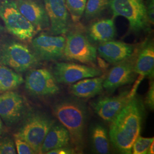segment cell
<instances>
[{"label": "cell", "instance_id": "obj_14", "mask_svg": "<svg viewBox=\"0 0 154 154\" xmlns=\"http://www.w3.org/2000/svg\"><path fill=\"white\" fill-rule=\"evenodd\" d=\"M44 6L50 22V31L54 35L67 33L69 15L65 0H44Z\"/></svg>", "mask_w": 154, "mask_h": 154}, {"label": "cell", "instance_id": "obj_32", "mask_svg": "<svg viewBox=\"0 0 154 154\" xmlns=\"http://www.w3.org/2000/svg\"><path fill=\"white\" fill-rule=\"evenodd\" d=\"M3 132V123L2 121L1 118H0V137Z\"/></svg>", "mask_w": 154, "mask_h": 154}, {"label": "cell", "instance_id": "obj_33", "mask_svg": "<svg viewBox=\"0 0 154 154\" xmlns=\"http://www.w3.org/2000/svg\"><path fill=\"white\" fill-rule=\"evenodd\" d=\"M4 30H5L4 27L0 25V33H2L4 31Z\"/></svg>", "mask_w": 154, "mask_h": 154}, {"label": "cell", "instance_id": "obj_1", "mask_svg": "<svg viewBox=\"0 0 154 154\" xmlns=\"http://www.w3.org/2000/svg\"><path fill=\"white\" fill-rule=\"evenodd\" d=\"M144 115L143 101L135 95L110 122V140L119 152L132 153V146L140 135Z\"/></svg>", "mask_w": 154, "mask_h": 154}, {"label": "cell", "instance_id": "obj_5", "mask_svg": "<svg viewBox=\"0 0 154 154\" xmlns=\"http://www.w3.org/2000/svg\"><path fill=\"white\" fill-rule=\"evenodd\" d=\"M0 17L8 31L21 41L32 39L37 31L19 11L16 1L5 0L0 2Z\"/></svg>", "mask_w": 154, "mask_h": 154}, {"label": "cell", "instance_id": "obj_16", "mask_svg": "<svg viewBox=\"0 0 154 154\" xmlns=\"http://www.w3.org/2000/svg\"><path fill=\"white\" fill-rule=\"evenodd\" d=\"M135 72L143 77L153 78L154 74V46L151 39H146L137 46L133 55Z\"/></svg>", "mask_w": 154, "mask_h": 154}, {"label": "cell", "instance_id": "obj_25", "mask_svg": "<svg viewBox=\"0 0 154 154\" xmlns=\"http://www.w3.org/2000/svg\"><path fill=\"white\" fill-rule=\"evenodd\" d=\"M154 138H144L139 135L133 144L132 154H148L149 146L154 142Z\"/></svg>", "mask_w": 154, "mask_h": 154}, {"label": "cell", "instance_id": "obj_17", "mask_svg": "<svg viewBox=\"0 0 154 154\" xmlns=\"http://www.w3.org/2000/svg\"><path fill=\"white\" fill-rule=\"evenodd\" d=\"M19 11L37 30L50 28V22L44 6L37 0H17L16 1Z\"/></svg>", "mask_w": 154, "mask_h": 154}, {"label": "cell", "instance_id": "obj_12", "mask_svg": "<svg viewBox=\"0 0 154 154\" xmlns=\"http://www.w3.org/2000/svg\"><path fill=\"white\" fill-rule=\"evenodd\" d=\"M25 103L20 94L8 91L0 95V118L11 126L22 119L25 111Z\"/></svg>", "mask_w": 154, "mask_h": 154}, {"label": "cell", "instance_id": "obj_9", "mask_svg": "<svg viewBox=\"0 0 154 154\" xmlns=\"http://www.w3.org/2000/svg\"><path fill=\"white\" fill-rule=\"evenodd\" d=\"M65 43L66 38L62 35L41 33L32 39V46L38 60L55 61L63 57Z\"/></svg>", "mask_w": 154, "mask_h": 154}, {"label": "cell", "instance_id": "obj_13", "mask_svg": "<svg viewBox=\"0 0 154 154\" xmlns=\"http://www.w3.org/2000/svg\"><path fill=\"white\" fill-rule=\"evenodd\" d=\"M134 69L133 55L125 61L115 65L103 82V88L109 91H114L116 88L132 83L137 77Z\"/></svg>", "mask_w": 154, "mask_h": 154}, {"label": "cell", "instance_id": "obj_18", "mask_svg": "<svg viewBox=\"0 0 154 154\" xmlns=\"http://www.w3.org/2000/svg\"><path fill=\"white\" fill-rule=\"evenodd\" d=\"M105 75L87 78L74 83L70 87L71 93L79 98H90L99 94L103 89Z\"/></svg>", "mask_w": 154, "mask_h": 154}, {"label": "cell", "instance_id": "obj_3", "mask_svg": "<svg viewBox=\"0 0 154 154\" xmlns=\"http://www.w3.org/2000/svg\"><path fill=\"white\" fill-rule=\"evenodd\" d=\"M109 5L114 18L122 16L126 18L131 32L149 31L151 24L144 0H109Z\"/></svg>", "mask_w": 154, "mask_h": 154}, {"label": "cell", "instance_id": "obj_22", "mask_svg": "<svg viewBox=\"0 0 154 154\" xmlns=\"http://www.w3.org/2000/svg\"><path fill=\"white\" fill-rule=\"evenodd\" d=\"M91 138L94 148L100 154H109L110 152V141L107 130L99 124L94 126L91 129Z\"/></svg>", "mask_w": 154, "mask_h": 154}, {"label": "cell", "instance_id": "obj_29", "mask_svg": "<svg viewBox=\"0 0 154 154\" xmlns=\"http://www.w3.org/2000/svg\"><path fill=\"white\" fill-rule=\"evenodd\" d=\"M74 148L69 147L68 146L61 147L57 149H53L47 152L46 154H72L75 153Z\"/></svg>", "mask_w": 154, "mask_h": 154}, {"label": "cell", "instance_id": "obj_30", "mask_svg": "<svg viewBox=\"0 0 154 154\" xmlns=\"http://www.w3.org/2000/svg\"><path fill=\"white\" fill-rule=\"evenodd\" d=\"M154 0H148L147 4H146L147 14L150 24H154Z\"/></svg>", "mask_w": 154, "mask_h": 154}, {"label": "cell", "instance_id": "obj_24", "mask_svg": "<svg viewBox=\"0 0 154 154\" xmlns=\"http://www.w3.org/2000/svg\"><path fill=\"white\" fill-rule=\"evenodd\" d=\"M66 8L74 21H78L85 10L87 0H65Z\"/></svg>", "mask_w": 154, "mask_h": 154}, {"label": "cell", "instance_id": "obj_2", "mask_svg": "<svg viewBox=\"0 0 154 154\" xmlns=\"http://www.w3.org/2000/svg\"><path fill=\"white\" fill-rule=\"evenodd\" d=\"M53 110L56 118L67 130L75 151L82 152L87 120L85 106L76 99L65 98L57 102Z\"/></svg>", "mask_w": 154, "mask_h": 154}, {"label": "cell", "instance_id": "obj_20", "mask_svg": "<svg viewBox=\"0 0 154 154\" xmlns=\"http://www.w3.org/2000/svg\"><path fill=\"white\" fill-rule=\"evenodd\" d=\"M116 28L112 19L101 20L94 22L88 28V35L92 41L102 43L114 38Z\"/></svg>", "mask_w": 154, "mask_h": 154}, {"label": "cell", "instance_id": "obj_31", "mask_svg": "<svg viewBox=\"0 0 154 154\" xmlns=\"http://www.w3.org/2000/svg\"><path fill=\"white\" fill-rule=\"evenodd\" d=\"M154 142L152 143H151V144L149 146V151H148V154H153L154 153Z\"/></svg>", "mask_w": 154, "mask_h": 154}, {"label": "cell", "instance_id": "obj_8", "mask_svg": "<svg viewBox=\"0 0 154 154\" xmlns=\"http://www.w3.org/2000/svg\"><path fill=\"white\" fill-rule=\"evenodd\" d=\"M24 82L28 92L35 96H51L60 90L53 73L45 68L30 70Z\"/></svg>", "mask_w": 154, "mask_h": 154}, {"label": "cell", "instance_id": "obj_11", "mask_svg": "<svg viewBox=\"0 0 154 154\" xmlns=\"http://www.w3.org/2000/svg\"><path fill=\"white\" fill-rule=\"evenodd\" d=\"M137 87L112 97H103L92 105L95 113L105 121H112L136 94Z\"/></svg>", "mask_w": 154, "mask_h": 154}, {"label": "cell", "instance_id": "obj_28", "mask_svg": "<svg viewBox=\"0 0 154 154\" xmlns=\"http://www.w3.org/2000/svg\"><path fill=\"white\" fill-rule=\"evenodd\" d=\"M145 105L150 110H154V84L150 82L149 90L144 100Z\"/></svg>", "mask_w": 154, "mask_h": 154}, {"label": "cell", "instance_id": "obj_4", "mask_svg": "<svg viewBox=\"0 0 154 154\" xmlns=\"http://www.w3.org/2000/svg\"><path fill=\"white\" fill-rule=\"evenodd\" d=\"M38 58L26 45L9 41L0 45V64L17 72H26L36 66Z\"/></svg>", "mask_w": 154, "mask_h": 154}, {"label": "cell", "instance_id": "obj_15", "mask_svg": "<svg viewBox=\"0 0 154 154\" xmlns=\"http://www.w3.org/2000/svg\"><path fill=\"white\" fill-rule=\"evenodd\" d=\"M137 46L112 39L100 43L97 51L101 58L116 65L130 58L134 55Z\"/></svg>", "mask_w": 154, "mask_h": 154}, {"label": "cell", "instance_id": "obj_26", "mask_svg": "<svg viewBox=\"0 0 154 154\" xmlns=\"http://www.w3.org/2000/svg\"><path fill=\"white\" fill-rule=\"evenodd\" d=\"M14 142L11 138H0V154H16Z\"/></svg>", "mask_w": 154, "mask_h": 154}, {"label": "cell", "instance_id": "obj_21", "mask_svg": "<svg viewBox=\"0 0 154 154\" xmlns=\"http://www.w3.org/2000/svg\"><path fill=\"white\" fill-rule=\"evenodd\" d=\"M24 82L23 77L12 69L0 64V92L11 91Z\"/></svg>", "mask_w": 154, "mask_h": 154}, {"label": "cell", "instance_id": "obj_27", "mask_svg": "<svg viewBox=\"0 0 154 154\" xmlns=\"http://www.w3.org/2000/svg\"><path fill=\"white\" fill-rule=\"evenodd\" d=\"M14 142L16 149L17 154H35L31 146L23 140L16 135L14 136Z\"/></svg>", "mask_w": 154, "mask_h": 154}, {"label": "cell", "instance_id": "obj_6", "mask_svg": "<svg viewBox=\"0 0 154 154\" xmlns=\"http://www.w3.org/2000/svg\"><path fill=\"white\" fill-rule=\"evenodd\" d=\"M54 123V122L44 114L33 113L28 116L14 135L27 142L35 154H41L45 138Z\"/></svg>", "mask_w": 154, "mask_h": 154}, {"label": "cell", "instance_id": "obj_7", "mask_svg": "<svg viewBox=\"0 0 154 154\" xmlns=\"http://www.w3.org/2000/svg\"><path fill=\"white\" fill-rule=\"evenodd\" d=\"M97 54L96 48L82 33L72 30L67 34L63 54L66 60L95 66L97 58Z\"/></svg>", "mask_w": 154, "mask_h": 154}, {"label": "cell", "instance_id": "obj_23", "mask_svg": "<svg viewBox=\"0 0 154 154\" xmlns=\"http://www.w3.org/2000/svg\"><path fill=\"white\" fill-rule=\"evenodd\" d=\"M109 0H87L85 17L87 20L98 16L107 7Z\"/></svg>", "mask_w": 154, "mask_h": 154}, {"label": "cell", "instance_id": "obj_10", "mask_svg": "<svg viewBox=\"0 0 154 154\" xmlns=\"http://www.w3.org/2000/svg\"><path fill=\"white\" fill-rule=\"evenodd\" d=\"M53 74L58 83L72 84L85 78L100 76L102 72L95 66L60 62L54 65Z\"/></svg>", "mask_w": 154, "mask_h": 154}, {"label": "cell", "instance_id": "obj_19", "mask_svg": "<svg viewBox=\"0 0 154 154\" xmlns=\"http://www.w3.org/2000/svg\"><path fill=\"white\" fill-rule=\"evenodd\" d=\"M70 142V135L66 128L62 125L54 123L45 138L41 154H46L51 149L67 146Z\"/></svg>", "mask_w": 154, "mask_h": 154}]
</instances>
